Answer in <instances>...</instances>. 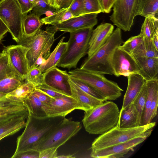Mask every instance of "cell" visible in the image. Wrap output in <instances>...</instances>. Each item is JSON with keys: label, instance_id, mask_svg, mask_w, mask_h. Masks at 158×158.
I'll use <instances>...</instances> for the list:
<instances>
[{"label": "cell", "instance_id": "836d02e7", "mask_svg": "<svg viewBox=\"0 0 158 158\" xmlns=\"http://www.w3.org/2000/svg\"><path fill=\"white\" fill-rule=\"evenodd\" d=\"M10 77L17 78L12 71L7 53L4 49L0 55V80Z\"/></svg>", "mask_w": 158, "mask_h": 158}, {"label": "cell", "instance_id": "ac0fdd59", "mask_svg": "<svg viewBox=\"0 0 158 158\" xmlns=\"http://www.w3.org/2000/svg\"><path fill=\"white\" fill-rule=\"evenodd\" d=\"M43 24L40 17L31 13L24 16L23 20V36L18 44L26 47L30 43L38 32L41 29Z\"/></svg>", "mask_w": 158, "mask_h": 158}, {"label": "cell", "instance_id": "3957f363", "mask_svg": "<svg viewBox=\"0 0 158 158\" xmlns=\"http://www.w3.org/2000/svg\"><path fill=\"white\" fill-rule=\"evenodd\" d=\"M124 42L121 29L117 27L106 43L84 60L80 68L102 74L114 75L111 64L112 55L115 49Z\"/></svg>", "mask_w": 158, "mask_h": 158}, {"label": "cell", "instance_id": "2e32d148", "mask_svg": "<svg viewBox=\"0 0 158 158\" xmlns=\"http://www.w3.org/2000/svg\"><path fill=\"white\" fill-rule=\"evenodd\" d=\"M97 13H91L73 17L54 26L57 31H73L82 29L93 28L97 24Z\"/></svg>", "mask_w": 158, "mask_h": 158}, {"label": "cell", "instance_id": "4dcf8cb0", "mask_svg": "<svg viewBox=\"0 0 158 158\" xmlns=\"http://www.w3.org/2000/svg\"><path fill=\"white\" fill-rule=\"evenodd\" d=\"M147 81L133 103L136 112V126H142V118L147 93Z\"/></svg>", "mask_w": 158, "mask_h": 158}, {"label": "cell", "instance_id": "bcb514c9", "mask_svg": "<svg viewBox=\"0 0 158 158\" xmlns=\"http://www.w3.org/2000/svg\"><path fill=\"white\" fill-rule=\"evenodd\" d=\"M24 16L27 15L29 11L32 10L34 6L29 0H17Z\"/></svg>", "mask_w": 158, "mask_h": 158}, {"label": "cell", "instance_id": "11a10c76", "mask_svg": "<svg viewBox=\"0 0 158 158\" xmlns=\"http://www.w3.org/2000/svg\"><path fill=\"white\" fill-rule=\"evenodd\" d=\"M73 155H62L58 156L56 158H75Z\"/></svg>", "mask_w": 158, "mask_h": 158}, {"label": "cell", "instance_id": "f5cc1de1", "mask_svg": "<svg viewBox=\"0 0 158 158\" xmlns=\"http://www.w3.org/2000/svg\"><path fill=\"white\" fill-rule=\"evenodd\" d=\"M46 60L43 56L42 53L37 58L35 62V65L37 67H39L43 64L46 62Z\"/></svg>", "mask_w": 158, "mask_h": 158}, {"label": "cell", "instance_id": "f35d334b", "mask_svg": "<svg viewBox=\"0 0 158 158\" xmlns=\"http://www.w3.org/2000/svg\"><path fill=\"white\" fill-rule=\"evenodd\" d=\"M143 39L139 34L130 38L118 47L125 51L131 53L138 46Z\"/></svg>", "mask_w": 158, "mask_h": 158}, {"label": "cell", "instance_id": "c3c4849f", "mask_svg": "<svg viewBox=\"0 0 158 158\" xmlns=\"http://www.w3.org/2000/svg\"><path fill=\"white\" fill-rule=\"evenodd\" d=\"M28 112V110L24 112L12 113L0 116V125L7 122L20 114Z\"/></svg>", "mask_w": 158, "mask_h": 158}, {"label": "cell", "instance_id": "44dd1931", "mask_svg": "<svg viewBox=\"0 0 158 158\" xmlns=\"http://www.w3.org/2000/svg\"><path fill=\"white\" fill-rule=\"evenodd\" d=\"M71 96L81 106L85 112L90 110L104 101L84 92L69 79Z\"/></svg>", "mask_w": 158, "mask_h": 158}, {"label": "cell", "instance_id": "d590c367", "mask_svg": "<svg viewBox=\"0 0 158 158\" xmlns=\"http://www.w3.org/2000/svg\"><path fill=\"white\" fill-rule=\"evenodd\" d=\"M70 80L81 90L86 93L103 101H106L105 98L91 86L77 78L71 77L69 75Z\"/></svg>", "mask_w": 158, "mask_h": 158}, {"label": "cell", "instance_id": "7c38bea8", "mask_svg": "<svg viewBox=\"0 0 158 158\" xmlns=\"http://www.w3.org/2000/svg\"><path fill=\"white\" fill-rule=\"evenodd\" d=\"M152 129L143 136L127 142L101 149L91 151L90 156L94 158H118L123 157L137 145L145 140L151 134Z\"/></svg>", "mask_w": 158, "mask_h": 158}, {"label": "cell", "instance_id": "7a4b0ae2", "mask_svg": "<svg viewBox=\"0 0 158 158\" xmlns=\"http://www.w3.org/2000/svg\"><path fill=\"white\" fill-rule=\"evenodd\" d=\"M119 114L117 105L106 101L85 112L82 122L85 131L89 134L102 135L118 125Z\"/></svg>", "mask_w": 158, "mask_h": 158}, {"label": "cell", "instance_id": "74e56055", "mask_svg": "<svg viewBox=\"0 0 158 158\" xmlns=\"http://www.w3.org/2000/svg\"><path fill=\"white\" fill-rule=\"evenodd\" d=\"M31 13L39 17L49 12L52 13L55 10L43 0H36Z\"/></svg>", "mask_w": 158, "mask_h": 158}, {"label": "cell", "instance_id": "7dc6e473", "mask_svg": "<svg viewBox=\"0 0 158 158\" xmlns=\"http://www.w3.org/2000/svg\"><path fill=\"white\" fill-rule=\"evenodd\" d=\"M33 93L44 104H48L53 98L35 89Z\"/></svg>", "mask_w": 158, "mask_h": 158}, {"label": "cell", "instance_id": "f6af8a7d", "mask_svg": "<svg viewBox=\"0 0 158 158\" xmlns=\"http://www.w3.org/2000/svg\"><path fill=\"white\" fill-rule=\"evenodd\" d=\"M57 149L51 148L40 151L39 158H56L58 156Z\"/></svg>", "mask_w": 158, "mask_h": 158}, {"label": "cell", "instance_id": "9c48e42d", "mask_svg": "<svg viewBox=\"0 0 158 158\" xmlns=\"http://www.w3.org/2000/svg\"><path fill=\"white\" fill-rule=\"evenodd\" d=\"M139 0H116L110 20L117 27L129 31L133 24Z\"/></svg>", "mask_w": 158, "mask_h": 158}, {"label": "cell", "instance_id": "4316f807", "mask_svg": "<svg viewBox=\"0 0 158 158\" xmlns=\"http://www.w3.org/2000/svg\"><path fill=\"white\" fill-rule=\"evenodd\" d=\"M147 93L142 122V125L149 124L150 108L156 94L158 92V79L147 81Z\"/></svg>", "mask_w": 158, "mask_h": 158}, {"label": "cell", "instance_id": "be15d7a7", "mask_svg": "<svg viewBox=\"0 0 158 158\" xmlns=\"http://www.w3.org/2000/svg\"><path fill=\"white\" fill-rule=\"evenodd\" d=\"M1 53L0 52V54H1Z\"/></svg>", "mask_w": 158, "mask_h": 158}, {"label": "cell", "instance_id": "cb8c5ba5", "mask_svg": "<svg viewBox=\"0 0 158 158\" xmlns=\"http://www.w3.org/2000/svg\"><path fill=\"white\" fill-rule=\"evenodd\" d=\"M35 89L34 85L25 80L15 89L6 94V98L19 102H23L32 93Z\"/></svg>", "mask_w": 158, "mask_h": 158}, {"label": "cell", "instance_id": "f1b7e54d", "mask_svg": "<svg viewBox=\"0 0 158 158\" xmlns=\"http://www.w3.org/2000/svg\"><path fill=\"white\" fill-rule=\"evenodd\" d=\"M73 17L68 7L62 8L56 10L51 15L41 18L40 21L43 24L55 26Z\"/></svg>", "mask_w": 158, "mask_h": 158}, {"label": "cell", "instance_id": "4fadbf2b", "mask_svg": "<svg viewBox=\"0 0 158 158\" xmlns=\"http://www.w3.org/2000/svg\"><path fill=\"white\" fill-rule=\"evenodd\" d=\"M43 109L48 117L65 116L75 110H84L81 106L71 96L52 98Z\"/></svg>", "mask_w": 158, "mask_h": 158}, {"label": "cell", "instance_id": "ab89813d", "mask_svg": "<svg viewBox=\"0 0 158 158\" xmlns=\"http://www.w3.org/2000/svg\"><path fill=\"white\" fill-rule=\"evenodd\" d=\"M102 12L101 6L98 0H84L83 15Z\"/></svg>", "mask_w": 158, "mask_h": 158}, {"label": "cell", "instance_id": "94428289", "mask_svg": "<svg viewBox=\"0 0 158 158\" xmlns=\"http://www.w3.org/2000/svg\"><path fill=\"white\" fill-rule=\"evenodd\" d=\"M48 4V0H43Z\"/></svg>", "mask_w": 158, "mask_h": 158}, {"label": "cell", "instance_id": "30bf717a", "mask_svg": "<svg viewBox=\"0 0 158 158\" xmlns=\"http://www.w3.org/2000/svg\"><path fill=\"white\" fill-rule=\"evenodd\" d=\"M29 48L22 45L5 47L9 62L15 76L22 81L26 80L29 71L26 54Z\"/></svg>", "mask_w": 158, "mask_h": 158}, {"label": "cell", "instance_id": "e0dca14e", "mask_svg": "<svg viewBox=\"0 0 158 158\" xmlns=\"http://www.w3.org/2000/svg\"><path fill=\"white\" fill-rule=\"evenodd\" d=\"M114 29L112 24L103 23L93 30L89 43L88 57L91 56L106 43Z\"/></svg>", "mask_w": 158, "mask_h": 158}, {"label": "cell", "instance_id": "b9f144b4", "mask_svg": "<svg viewBox=\"0 0 158 158\" xmlns=\"http://www.w3.org/2000/svg\"><path fill=\"white\" fill-rule=\"evenodd\" d=\"M84 0H73L68 7L73 17L82 15Z\"/></svg>", "mask_w": 158, "mask_h": 158}, {"label": "cell", "instance_id": "ba28073f", "mask_svg": "<svg viewBox=\"0 0 158 158\" xmlns=\"http://www.w3.org/2000/svg\"><path fill=\"white\" fill-rule=\"evenodd\" d=\"M24 16L17 0L0 1V19L8 28L12 39L18 44L23 37Z\"/></svg>", "mask_w": 158, "mask_h": 158}, {"label": "cell", "instance_id": "7402d4cb", "mask_svg": "<svg viewBox=\"0 0 158 158\" xmlns=\"http://www.w3.org/2000/svg\"><path fill=\"white\" fill-rule=\"evenodd\" d=\"M64 38L65 37L63 36L60 39L53 51L46 59L45 63L38 67L42 73H44L57 66L60 58L66 49L67 43L64 42Z\"/></svg>", "mask_w": 158, "mask_h": 158}, {"label": "cell", "instance_id": "6da1fadb", "mask_svg": "<svg viewBox=\"0 0 158 158\" xmlns=\"http://www.w3.org/2000/svg\"><path fill=\"white\" fill-rule=\"evenodd\" d=\"M65 117H38L29 112L25 129L17 139L15 155L20 152L35 149L37 144L60 123Z\"/></svg>", "mask_w": 158, "mask_h": 158}, {"label": "cell", "instance_id": "f546056e", "mask_svg": "<svg viewBox=\"0 0 158 158\" xmlns=\"http://www.w3.org/2000/svg\"><path fill=\"white\" fill-rule=\"evenodd\" d=\"M24 102L6 99L0 103V116L28 110Z\"/></svg>", "mask_w": 158, "mask_h": 158}, {"label": "cell", "instance_id": "9a60e30c", "mask_svg": "<svg viewBox=\"0 0 158 158\" xmlns=\"http://www.w3.org/2000/svg\"><path fill=\"white\" fill-rule=\"evenodd\" d=\"M44 73V83L47 85L71 95L69 74L66 70L54 67Z\"/></svg>", "mask_w": 158, "mask_h": 158}, {"label": "cell", "instance_id": "ffe728a7", "mask_svg": "<svg viewBox=\"0 0 158 158\" xmlns=\"http://www.w3.org/2000/svg\"><path fill=\"white\" fill-rule=\"evenodd\" d=\"M133 57L139 69L138 73L146 81L158 79V57Z\"/></svg>", "mask_w": 158, "mask_h": 158}, {"label": "cell", "instance_id": "52a82bcc", "mask_svg": "<svg viewBox=\"0 0 158 158\" xmlns=\"http://www.w3.org/2000/svg\"><path fill=\"white\" fill-rule=\"evenodd\" d=\"M82 127L80 122L65 118L36 146L39 151L51 148H58L76 135Z\"/></svg>", "mask_w": 158, "mask_h": 158}, {"label": "cell", "instance_id": "6f0895ef", "mask_svg": "<svg viewBox=\"0 0 158 158\" xmlns=\"http://www.w3.org/2000/svg\"><path fill=\"white\" fill-rule=\"evenodd\" d=\"M6 94L0 93V102L7 99L6 97Z\"/></svg>", "mask_w": 158, "mask_h": 158}, {"label": "cell", "instance_id": "8d00e7d4", "mask_svg": "<svg viewBox=\"0 0 158 158\" xmlns=\"http://www.w3.org/2000/svg\"><path fill=\"white\" fill-rule=\"evenodd\" d=\"M44 73L35 65L29 70L25 80L30 82L35 86L44 83Z\"/></svg>", "mask_w": 158, "mask_h": 158}, {"label": "cell", "instance_id": "603a6c76", "mask_svg": "<svg viewBox=\"0 0 158 158\" xmlns=\"http://www.w3.org/2000/svg\"><path fill=\"white\" fill-rule=\"evenodd\" d=\"M29 111L20 114L0 125V136L5 134L13 135L25 127Z\"/></svg>", "mask_w": 158, "mask_h": 158}, {"label": "cell", "instance_id": "60d3db41", "mask_svg": "<svg viewBox=\"0 0 158 158\" xmlns=\"http://www.w3.org/2000/svg\"><path fill=\"white\" fill-rule=\"evenodd\" d=\"M35 89L53 98L71 96L51 87L44 83L35 86Z\"/></svg>", "mask_w": 158, "mask_h": 158}, {"label": "cell", "instance_id": "9f6ffc18", "mask_svg": "<svg viewBox=\"0 0 158 158\" xmlns=\"http://www.w3.org/2000/svg\"><path fill=\"white\" fill-rule=\"evenodd\" d=\"M73 0H65L64 5L63 8H67L70 5Z\"/></svg>", "mask_w": 158, "mask_h": 158}, {"label": "cell", "instance_id": "91938a15", "mask_svg": "<svg viewBox=\"0 0 158 158\" xmlns=\"http://www.w3.org/2000/svg\"><path fill=\"white\" fill-rule=\"evenodd\" d=\"M101 6V7L102 8V0H98Z\"/></svg>", "mask_w": 158, "mask_h": 158}, {"label": "cell", "instance_id": "681fc988", "mask_svg": "<svg viewBox=\"0 0 158 158\" xmlns=\"http://www.w3.org/2000/svg\"><path fill=\"white\" fill-rule=\"evenodd\" d=\"M116 0H102V12L109 13Z\"/></svg>", "mask_w": 158, "mask_h": 158}, {"label": "cell", "instance_id": "d6986e66", "mask_svg": "<svg viewBox=\"0 0 158 158\" xmlns=\"http://www.w3.org/2000/svg\"><path fill=\"white\" fill-rule=\"evenodd\" d=\"M128 84L124 95L122 109L133 102L146 81L139 74L133 73L127 77Z\"/></svg>", "mask_w": 158, "mask_h": 158}, {"label": "cell", "instance_id": "8992f818", "mask_svg": "<svg viewBox=\"0 0 158 158\" xmlns=\"http://www.w3.org/2000/svg\"><path fill=\"white\" fill-rule=\"evenodd\" d=\"M71 77L88 84L98 92L106 101L114 100L119 98L123 90L114 81L107 79L103 74L81 69L75 68L69 71Z\"/></svg>", "mask_w": 158, "mask_h": 158}, {"label": "cell", "instance_id": "6125c7cd", "mask_svg": "<svg viewBox=\"0 0 158 158\" xmlns=\"http://www.w3.org/2000/svg\"><path fill=\"white\" fill-rule=\"evenodd\" d=\"M5 100H6V99H5ZM4 100H3V101H2L0 102V103H1V102H2V101H4Z\"/></svg>", "mask_w": 158, "mask_h": 158}, {"label": "cell", "instance_id": "f907efd6", "mask_svg": "<svg viewBox=\"0 0 158 158\" xmlns=\"http://www.w3.org/2000/svg\"><path fill=\"white\" fill-rule=\"evenodd\" d=\"M65 0H48V4L56 10L63 8Z\"/></svg>", "mask_w": 158, "mask_h": 158}, {"label": "cell", "instance_id": "1f68e13d", "mask_svg": "<svg viewBox=\"0 0 158 158\" xmlns=\"http://www.w3.org/2000/svg\"><path fill=\"white\" fill-rule=\"evenodd\" d=\"M24 103L29 112L33 115L38 117L47 116L42 108L44 104L33 93L24 101Z\"/></svg>", "mask_w": 158, "mask_h": 158}, {"label": "cell", "instance_id": "8fae6325", "mask_svg": "<svg viewBox=\"0 0 158 158\" xmlns=\"http://www.w3.org/2000/svg\"><path fill=\"white\" fill-rule=\"evenodd\" d=\"M114 75L128 77L138 73L139 68L133 55L118 47L114 50L111 59Z\"/></svg>", "mask_w": 158, "mask_h": 158}, {"label": "cell", "instance_id": "83f0119b", "mask_svg": "<svg viewBox=\"0 0 158 158\" xmlns=\"http://www.w3.org/2000/svg\"><path fill=\"white\" fill-rule=\"evenodd\" d=\"M158 0H139L136 15L158 19Z\"/></svg>", "mask_w": 158, "mask_h": 158}, {"label": "cell", "instance_id": "d4e9b609", "mask_svg": "<svg viewBox=\"0 0 158 158\" xmlns=\"http://www.w3.org/2000/svg\"><path fill=\"white\" fill-rule=\"evenodd\" d=\"M137 114L133 102L120 111L117 126L120 128H128L136 126Z\"/></svg>", "mask_w": 158, "mask_h": 158}, {"label": "cell", "instance_id": "7bdbcfd3", "mask_svg": "<svg viewBox=\"0 0 158 158\" xmlns=\"http://www.w3.org/2000/svg\"><path fill=\"white\" fill-rule=\"evenodd\" d=\"M40 151L31 149L23 151L13 155L12 158H39Z\"/></svg>", "mask_w": 158, "mask_h": 158}, {"label": "cell", "instance_id": "816d5d0a", "mask_svg": "<svg viewBox=\"0 0 158 158\" xmlns=\"http://www.w3.org/2000/svg\"><path fill=\"white\" fill-rule=\"evenodd\" d=\"M8 31L9 30L7 26L0 19V42Z\"/></svg>", "mask_w": 158, "mask_h": 158}, {"label": "cell", "instance_id": "5b68a950", "mask_svg": "<svg viewBox=\"0 0 158 158\" xmlns=\"http://www.w3.org/2000/svg\"><path fill=\"white\" fill-rule=\"evenodd\" d=\"M155 122L140 126L128 128H120L117 125L96 138L90 148L91 151H96L122 143L144 135L152 129Z\"/></svg>", "mask_w": 158, "mask_h": 158}, {"label": "cell", "instance_id": "484cf974", "mask_svg": "<svg viewBox=\"0 0 158 158\" xmlns=\"http://www.w3.org/2000/svg\"><path fill=\"white\" fill-rule=\"evenodd\" d=\"M131 54L134 56L158 57V51L155 48L152 40L145 38Z\"/></svg>", "mask_w": 158, "mask_h": 158}, {"label": "cell", "instance_id": "ee69618b", "mask_svg": "<svg viewBox=\"0 0 158 158\" xmlns=\"http://www.w3.org/2000/svg\"><path fill=\"white\" fill-rule=\"evenodd\" d=\"M158 104V92L155 95L150 108L148 116L149 123H151L157 115Z\"/></svg>", "mask_w": 158, "mask_h": 158}, {"label": "cell", "instance_id": "d6a6232c", "mask_svg": "<svg viewBox=\"0 0 158 158\" xmlns=\"http://www.w3.org/2000/svg\"><path fill=\"white\" fill-rule=\"evenodd\" d=\"M157 31H158V19L151 17H145L139 34L143 38L152 40L153 35Z\"/></svg>", "mask_w": 158, "mask_h": 158}, {"label": "cell", "instance_id": "db71d44e", "mask_svg": "<svg viewBox=\"0 0 158 158\" xmlns=\"http://www.w3.org/2000/svg\"><path fill=\"white\" fill-rule=\"evenodd\" d=\"M152 40L156 49L158 51V31L154 34Z\"/></svg>", "mask_w": 158, "mask_h": 158}, {"label": "cell", "instance_id": "e575fe53", "mask_svg": "<svg viewBox=\"0 0 158 158\" xmlns=\"http://www.w3.org/2000/svg\"><path fill=\"white\" fill-rule=\"evenodd\" d=\"M24 81L15 77H8L0 80V93L7 94L15 89Z\"/></svg>", "mask_w": 158, "mask_h": 158}, {"label": "cell", "instance_id": "5bb4252c", "mask_svg": "<svg viewBox=\"0 0 158 158\" xmlns=\"http://www.w3.org/2000/svg\"><path fill=\"white\" fill-rule=\"evenodd\" d=\"M57 31L53 26L47 27L45 30L41 29L27 45L26 47L29 48L26 54L29 70L35 65L36 59L44 50L48 41Z\"/></svg>", "mask_w": 158, "mask_h": 158}, {"label": "cell", "instance_id": "680465c9", "mask_svg": "<svg viewBox=\"0 0 158 158\" xmlns=\"http://www.w3.org/2000/svg\"><path fill=\"white\" fill-rule=\"evenodd\" d=\"M9 136H10V135L8 134H5L1 136H0V140L4 138H5Z\"/></svg>", "mask_w": 158, "mask_h": 158}, {"label": "cell", "instance_id": "277c9868", "mask_svg": "<svg viewBox=\"0 0 158 158\" xmlns=\"http://www.w3.org/2000/svg\"><path fill=\"white\" fill-rule=\"evenodd\" d=\"M93 28L78 30L70 33L66 49L57 66L75 69L80 60L88 53Z\"/></svg>", "mask_w": 158, "mask_h": 158}]
</instances>
